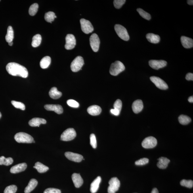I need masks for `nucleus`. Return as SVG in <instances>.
<instances>
[{
	"label": "nucleus",
	"mask_w": 193,
	"mask_h": 193,
	"mask_svg": "<svg viewBox=\"0 0 193 193\" xmlns=\"http://www.w3.org/2000/svg\"><path fill=\"white\" fill-rule=\"evenodd\" d=\"M115 31L118 36L124 41H128L129 37L127 29L120 24H116L115 26Z\"/></svg>",
	"instance_id": "20e7f679"
},
{
	"label": "nucleus",
	"mask_w": 193,
	"mask_h": 193,
	"mask_svg": "<svg viewBox=\"0 0 193 193\" xmlns=\"http://www.w3.org/2000/svg\"><path fill=\"white\" fill-rule=\"evenodd\" d=\"M101 181V177L100 176H98L92 182L91 184V188H90V191L92 193H95L97 191Z\"/></svg>",
	"instance_id": "aec40b11"
},
{
	"label": "nucleus",
	"mask_w": 193,
	"mask_h": 193,
	"mask_svg": "<svg viewBox=\"0 0 193 193\" xmlns=\"http://www.w3.org/2000/svg\"><path fill=\"white\" fill-rule=\"evenodd\" d=\"M158 160V162L157 163V166L159 168L162 169H166L170 161L168 158L163 157L159 158Z\"/></svg>",
	"instance_id": "4be33fe9"
},
{
	"label": "nucleus",
	"mask_w": 193,
	"mask_h": 193,
	"mask_svg": "<svg viewBox=\"0 0 193 193\" xmlns=\"http://www.w3.org/2000/svg\"><path fill=\"white\" fill-rule=\"evenodd\" d=\"M49 95L52 99H57L62 96V92L59 91L57 88L52 87L49 92Z\"/></svg>",
	"instance_id": "393cba45"
},
{
	"label": "nucleus",
	"mask_w": 193,
	"mask_h": 193,
	"mask_svg": "<svg viewBox=\"0 0 193 193\" xmlns=\"http://www.w3.org/2000/svg\"><path fill=\"white\" fill-rule=\"evenodd\" d=\"M11 103L15 107L17 108H19L22 110H25V105L22 102L14 101L12 100Z\"/></svg>",
	"instance_id": "4c0bfd02"
},
{
	"label": "nucleus",
	"mask_w": 193,
	"mask_h": 193,
	"mask_svg": "<svg viewBox=\"0 0 193 193\" xmlns=\"http://www.w3.org/2000/svg\"><path fill=\"white\" fill-rule=\"evenodd\" d=\"M181 41L182 45L186 48H192L193 46V40L191 38L188 37L182 36Z\"/></svg>",
	"instance_id": "412c9836"
},
{
	"label": "nucleus",
	"mask_w": 193,
	"mask_h": 193,
	"mask_svg": "<svg viewBox=\"0 0 193 193\" xmlns=\"http://www.w3.org/2000/svg\"><path fill=\"white\" fill-rule=\"evenodd\" d=\"M66 43L65 48L67 50H71L74 48L76 45V39L74 35L68 34L66 37Z\"/></svg>",
	"instance_id": "f8f14e48"
},
{
	"label": "nucleus",
	"mask_w": 193,
	"mask_h": 193,
	"mask_svg": "<svg viewBox=\"0 0 193 193\" xmlns=\"http://www.w3.org/2000/svg\"><path fill=\"white\" fill-rule=\"evenodd\" d=\"M125 0H115L114 1L115 7L116 9H120L126 2Z\"/></svg>",
	"instance_id": "ea45409f"
},
{
	"label": "nucleus",
	"mask_w": 193,
	"mask_h": 193,
	"mask_svg": "<svg viewBox=\"0 0 193 193\" xmlns=\"http://www.w3.org/2000/svg\"><path fill=\"white\" fill-rule=\"evenodd\" d=\"M33 168L36 169L38 172L40 173H46L49 169V167L40 162H37L35 163Z\"/></svg>",
	"instance_id": "bb28decb"
},
{
	"label": "nucleus",
	"mask_w": 193,
	"mask_h": 193,
	"mask_svg": "<svg viewBox=\"0 0 193 193\" xmlns=\"http://www.w3.org/2000/svg\"><path fill=\"white\" fill-rule=\"evenodd\" d=\"M109 186L108 188V193H115L118 191L120 186V182L118 178L114 177L111 178L109 182Z\"/></svg>",
	"instance_id": "0eeeda50"
},
{
	"label": "nucleus",
	"mask_w": 193,
	"mask_h": 193,
	"mask_svg": "<svg viewBox=\"0 0 193 193\" xmlns=\"http://www.w3.org/2000/svg\"><path fill=\"white\" fill-rule=\"evenodd\" d=\"M180 184L188 188H192L193 186V181L191 180H183L180 182Z\"/></svg>",
	"instance_id": "c9c22d12"
},
{
	"label": "nucleus",
	"mask_w": 193,
	"mask_h": 193,
	"mask_svg": "<svg viewBox=\"0 0 193 193\" xmlns=\"http://www.w3.org/2000/svg\"><path fill=\"white\" fill-rule=\"evenodd\" d=\"M45 108L46 110L54 111L56 114H61L63 112V108L59 104H46Z\"/></svg>",
	"instance_id": "2eb2a0df"
},
{
	"label": "nucleus",
	"mask_w": 193,
	"mask_h": 193,
	"mask_svg": "<svg viewBox=\"0 0 193 193\" xmlns=\"http://www.w3.org/2000/svg\"><path fill=\"white\" fill-rule=\"evenodd\" d=\"M17 190L16 186L12 185L7 186L4 191V193H15Z\"/></svg>",
	"instance_id": "e433bc0d"
},
{
	"label": "nucleus",
	"mask_w": 193,
	"mask_h": 193,
	"mask_svg": "<svg viewBox=\"0 0 193 193\" xmlns=\"http://www.w3.org/2000/svg\"><path fill=\"white\" fill-rule=\"evenodd\" d=\"M76 133L74 129L69 128L64 131L60 136V140L63 141H68L72 140L76 137Z\"/></svg>",
	"instance_id": "39448f33"
},
{
	"label": "nucleus",
	"mask_w": 193,
	"mask_h": 193,
	"mask_svg": "<svg viewBox=\"0 0 193 193\" xmlns=\"http://www.w3.org/2000/svg\"><path fill=\"white\" fill-rule=\"evenodd\" d=\"M47 122L45 119L39 118H32L29 121V124L31 127H39L40 125L45 124Z\"/></svg>",
	"instance_id": "5701e85b"
},
{
	"label": "nucleus",
	"mask_w": 193,
	"mask_h": 193,
	"mask_svg": "<svg viewBox=\"0 0 193 193\" xmlns=\"http://www.w3.org/2000/svg\"><path fill=\"white\" fill-rule=\"evenodd\" d=\"M39 5L37 3H35L31 5L29 8V13L31 16H34L38 10Z\"/></svg>",
	"instance_id": "72a5a7b5"
},
{
	"label": "nucleus",
	"mask_w": 193,
	"mask_h": 193,
	"mask_svg": "<svg viewBox=\"0 0 193 193\" xmlns=\"http://www.w3.org/2000/svg\"><path fill=\"white\" fill-rule=\"evenodd\" d=\"M146 37L148 41L152 43H158L160 41V38L158 35L153 33H148L146 35Z\"/></svg>",
	"instance_id": "a878e982"
},
{
	"label": "nucleus",
	"mask_w": 193,
	"mask_h": 193,
	"mask_svg": "<svg viewBox=\"0 0 193 193\" xmlns=\"http://www.w3.org/2000/svg\"><path fill=\"white\" fill-rule=\"evenodd\" d=\"M38 184V181L35 179H31L26 188L25 189V193H29L36 188Z\"/></svg>",
	"instance_id": "b1692460"
},
{
	"label": "nucleus",
	"mask_w": 193,
	"mask_h": 193,
	"mask_svg": "<svg viewBox=\"0 0 193 193\" xmlns=\"http://www.w3.org/2000/svg\"><path fill=\"white\" fill-rule=\"evenodd\" d=\"M144 108L143 103L142 100H138L134 101L132 105V108L133 112L136 114L140 113Z\"/></svg>",
	"instance_id": "a211bd4d"
},
{
	"label": "nucleus",
	"mask_w": 193,
	"mask_h": 193,
	"mask_svg": "<svg viewBox=\"0 0 193 193\" xmlns=\"http://www.w3.org/2000/svg\"><path fill=\"white\" fill-rule=\"evenodd\" d=\"M87 112L92 116H97L101 112L102 109L97 105H92L89 107L87 109Z\"/></svg>",
	"instance_id": "6ab92c4d"
},
{
	"label": "nucleus",
	"mask_w": 193,
	"mask_h": 193,
	"mask_svg": "<svg viewBox=\"0 0 193 193\" xmlns=\"http://www.w3.org/2000/svg\"><path fill=\"white\" fill-rule=\"evenodd\" d=\"M1 117H2V114H1V112H0V118H1Z\"/></svg>",
	"instance_id": "603ef678"
},
{
	"label": "nucleus",
	"mask_w": 193,
	"mask_h": 193,
	"mask_svg": "<svg viewBox=\"0 0 193 193\" xmlns=\"http://www.w3.org/2000/svg\"><path fill=\"white\" fill-rule=\"evenodd\" d=\"M186 79L188 81L193 80V74L192 73H189L186 75Z\"/></svg>",
	"instance_id": "a18cd8bd"
},
{
	"label": "nucleus",
	"mask_w": 193,
	"mask_h": 193,
	"mask_svg": "<svg viewBox=\"0 0 193 193\" xmlns=\"http://www.w3.org/2000/svg\"><path fill=\"white\" fill-rule=\"evenodd\" d=\"M125 69V66L122 63L119 61H116L111 64L110 72L111 75L116 76L124 71Z\"/></svg>",
	"instance_id": "7ed1b4c3"
},
{
	"label": "nucleus",
	"mask_w": 193,
	"mask_h": 193,
	"mask_svg": "<svg viewBox=\"0 0 193 193\" xmlns=\"http://www.w3.org/2000/svg\"><path fill=\"white\" fill-rule=\"evenodd\" d=\"M67 104L69 106L73 108H78L79 105L78 102L73 100H69L67 101Z\"/></svg>",
	"instance_id": "37998d69"
},
{
	"label": "nucleus",
	"mask_w": 193,
	"mask_h": 193,
	"mask_svg": "<svg viewBox=\"0 0 193 193\" xmlns=\"http://www.w3.org/2000/svg\"><path fill=\"white\" fill-rule=\"evenodd\" d=\"M149 64L153 69L158 70L166 66L167 62L164 60H151L149 62Z\"/></svg>",
	"instance_id": "ddd939ff"
},
{
	"label": "nucleus",
	"mask_w": 193,
	"mask_h": 193,
	"mask_svg": "<svg viewBox=\"0 0 193 193\" xmlns=\"http://www.w3.org/2000/svg\"><path fill=\"white\" fill-rule=\"evenodd\" d=\"M90 144L93 148H96L97 146L96 136L94 134H92L90 136Z\"/></svg>",
	"instance_id": "58836bf2"
},
{
	"label": "nucleus",
	"mask_w": 193,
	"mask_h": 193,
	"mask_svg": "<svg viewBox=\"0 0 193 193\" xmlns=\"http://www.w3.org/2000/svg\"><path fill=\"white\" fill-rule=\"evenodd\" d=\"M149 159L147 158H144L139 159L135 162L136 165L142 166L147 164L149 162Z\"/></svg>",
	"instance_id": "a19ab883"
},
{
	"label": "nucleus",
	"mask_w": 193,
	"mask_h": 193,
	"mask_svg": "<svg viewBox=\"0 0 193 193\" xmlns=\"http://www.w3.org/2000/svg\"><path fill=\"white\" fill-rule=\"evenodd\" d=\"M157 143L156 138L150 136L145 138L142 142V145L145 148H152L156 146Z\"/></svg>",
	"instance_id": "6e6552de"
},
{
	"label": "nucleus",
	"mask_w": 193,
	"mask_h": 193,
	"mask_svg": "<svg viewBox=\"0 0 193 193\" xmlns=\"http://www.w3.org/2000/svg\"><path fill=\"white\" fill-rule=\"evenodd\" d=\"M44 193H61V192L58 189L50 188L46 189Z\"/></svg>",
	"instance_id": "c03bdc74"
},
{
	"label": "nucleus",
	"mask_w": 193,
	"mask_h": 193,
	"mask_svg": "<svg viewBox=\"0 0 193 193\" xmlns=\"http://www.w3.org/2000/svg\"><path fill=\"white\" fill-rule=\"evenodd\" d=\"M187 3L189 5H193V1L192 0H188L187 1Z\"/></svg>",
	"instance_id": "09e8293b"
},
{
	"label": "nucleus",
	"mask_w": 193,
	"mask_h": 193,
	"mask_svg": "<svg viewBox=\"0 0 193 193\" xmlns=\"http://www.w3.org/2000/svg\"><path fill=\"white\" fill-rule=\"evenodd\" d=\"M42 37L41 35L39 34L35 35L33 37L31 45L33 47H38L40 45Z\"/></svg>",
	"instance_id": "c756f323"
},
{
	"label": "nucleus",
	"mask_w": 193,
	"mask_h": 193,
	"mask_svg": "<svg viewBox=\"0 0 193 193\" xmlns=\"http://www.w3.org/2000/svg\"><path fill=\"white\" fill-rule=\"evenodd\" d=\"M72 178L75 188H79L82 185L83 183V180L79 174L77 173L73 174Z\"/></svg>",
	"instance_id": "f3484780"
},
{
	"label": "nucleus",
	"mask_w": 193,
	"mask_h": 193,
	"mask_svg": "<svg viewBox=\"0 0 193 193\" xmlns=\"http://www.w3.org/2000/svg\"><path fill=\"white\" fill-rule=\"evenodd\" d=\"M150 80L158 89L162 90H166L168 89L167 83L160 78L152 76L150 77Z\"/></svg>",
	"instance_id": "9b49d317"
},
{
	"label": "nucleus",
	"mask_w": 193,
	"mask_h": 193,
	"mask_svg": "<svg viewBox=\"0 0 193 193\" xmlns=\"http://www.w3.org/2000/svg\"><path fill=\"white\" fill-rule=\"evenodd\" d=\"M179 121L181 125H187L191 122V119L187 116L181 115L179 117Z\"/></svg>",
	"instance_id": "2f4dec72"
},
{
	"label": "nucleus",
	"mask_w": 193,
	"mask_h": 193,
	"mask_svg": "<svg viewBox=\"0 0 193 193\" xmlns=\"http://www.w3.org/2000/svg\"><path fill=\"white\" fill-rule=\"evenodd\" d=\"M151 193H159L158 190L156 188L153 189Z\"/></svg>",
	"instance_id": "de8ad7c7"
},
{
	"label": "nucleus",
	"mask_w": 193,
	"mask_h": 193,
	"mask_svg": "<svg viewBox=\"0 0 193 193\" xmlns=\"http://www.w3.org/2000/svg\"><path fill=\"white\" fill-rule=\"evenodd\" d=\"M84 64L83 59L80 56H77L73 61L71 65V68L73 72H77L81 70Z\"/></svg>",
	"instance_id": "423d86ee"
},
{
	"label": "nucleus",
	"mask_w": 193,
	"mask_h": 193,
	"mask_svg": "<svg viewBox=\"0 0 193 193\" xmlns=\"http://www.w3.org/2000/svg\"><path fill=\"white\" fill-rule=\"evenodd\" d=\"M115 109L121 112L122 108V102L120 100H117L115 102L114 105Z\"/></svg>",
	"instance_id": "79ce46f5"
},
{
	"label": "nucleus",
	"mask_w": 193,
	"mask_h": 193,
	"mask_svg": "<svg viewBox=\"0 0 193 193\" xmlns=\"http://www.w3.org/2000/svg\"><path fill=\"white\" fill-rule=\"evenodd\" d=\"M13 162V159L11 157L6 158L3 156L0 157V165H1L9 166L12 164Z\"/></svg>",
	"instance_id": "7c9ffc66"
},
{
	"label": "nucleus",
	"mask_w": 193,
	"mask_h": 193,
	"mask_svg": "<svg viewBox=\"0 0 193 193\" xmlns=\"http://www.w3.org/2000/svg\"><path fill=\"white\" fill-rule=\"evenodd\" d=\"M111 112L113 115L115 116H118L120 114V112L116 110V109H111Z\"/></svg>",
	"instance_id": "49530a36"
},
{
	"label": "nucleus",
	"mask_w": 193,
	"mask_h": 193,
	"mask_svg": "<svg viewBox=\"0 0 193 193\" xmlns=\"http://www.w3.org/2000/svg\"><path fill=\"white\" fill-rule=\"evenodd\" d=\"M8 45H9V46H11L13 45V42H10L8 43Z\"/></svg>",
	"instance_id": "3c124183"
},
{
	"label": "nucleus",
	"mask_w": 193,
	"mask_h": 193,
	"mask_svg": "<svg viewBox=\"0 0 193 193\" xmlns=\"http://www.w3.org/2000/svg\"><path fill=\"white\" fill-rule=\"evenodd\" d=\"M14 139L19 143H31L35 142L34 139L31 135L26 133H19L16 134Z\"/></svg>",
	"instance_id": "f03ea898"
},
{
	"label": "nucleus",
	"mask_w": 193,
	"mask_h": 193,
	"mask_svg": "<svg viewBox=\"0 0 193 193\" xmlns=\"http://www.w3.org/2000/svg\"><path fill=\"white\" fill-rule=\"evenodd\" d=\"M137 11L139 13L140 15L144 19L147 20H150L151 19V16L150 14L144 11V10L141 9V8H138L137 9Z\"/></svg>",
	"instance_id": "f704fd0d"
},
{
	"label": "nucleus",
	"mask_w": 193,
	"mask_h": 193,
	"mask_svg": "<svg viewBox=\"0 0 193 193\" xmlns=\"http://www.w3.org/2000/svg\"><path fill=\"white\" fill-rule=\"evenodd\" d=\"M14 39V31L11 26H9L7 29V35L5 36V40L7 42H13Z\"/></svg>",
	"instance_id": "c85d7f7f"
},
{
	"label": "nucleus",
	"mask_w": 193,
	"mask_h": 193,
	"mask_svg": "<svg viewBox=\"0 0 193 193\" xmlns=\"http://www.w3.org/2000/svg\"><path fill=\"white\" fill-rule=\"evenodd\" d=\"M90 46L94 52H97L100 47V40L98 35L96 33L92 34L89 39Z\"/></svg>",
	"instance_id": "9d476101"
},
{
	"label": "nucleus",
	"mask_w": 193,
	"mask_h": 193,
	"mask_svg": "<svg viewBox=\"0 0 193 193\" xmlns=\"http://www.w3.org/2000/svg\"><path fill=\"white\" fill-rule=\"evenodd\" d=\"M56 18L55 13L52 12H49L45 14V20L48 22L51 23L53 21L54 19Z\"/></svg>",
	"instance_id": "473e14b6"
},
{
	"label": "nucleus",
	"mask_w": 193,
	"mask_h": 193,
	"mask_svg": "<svg viewBox=\"0 0 193 193\" xmlns=\"http://www.w3.org/2000/svg\"><path fill=\"white\" fill-rule=\"evenodd\" d=\"M6 70L10 75L26 78L28 76V72L26 67L14 62L9 63L6 66Z\"/></svg>",
	"instance_id": "f257e3e1"
},
{
	"label": "nucleus",
	"mask_w": 193,
	"mask_h": 193,
	"mask_svg": "<svg viewBox=\"0 0 193 193\" xmlns=\"http://www.w3.org/2000/svg\"><path fill=\"white\" fill-rule=\"evenodd\" d=\"M51 58L49 56H46L41 60L40 65L41 68L46 69L48 67L51 63Z\"/></svg>",
	"instance_id": "cd10ccee"
},
{
	"label": "nucleus",
	"mask_w": 193,
	"mask_h": 193,
	"mask_svg": "<svg viewBox=\"0 0 193 193\" xmlns=\"http://www.w3.org/2000/svg\"><path fill=\"white\" fill-rule=\"evenodd\" d=\"M80 24L82 30L86 34H89L93 31V27L89 20L85 19H81Z\"/></svg>",
	"instance_id": "1a4fd4ad"
},
{
	"label": "nucleus",
	"mask_w": 193,
	"mask_h": 193,
	"mask_svg": "<svg viewBox=\"0 0 193 193\" xmlns=\"http://www.w3.org/2000/svg\"><path fill=\"white\" fill-rule=\"evenodd\" d=\"M27 167V165L26 163H21L13 166L10 169V171L11 173H17L24 171Z\"/></svg>",
	"instance_id": "dca6fc26"
},
{
	"label": "nucleus",
	"mask_w": 193,
	"mask_h": 193,
	"mask_svg": "<svg viewBox=\"0 0 193 193\" xmlns=\"http://www.w3.org/2000/svg\"><path fill=\"white\" fill-rule=\"evenodd\" d=\"M188 101L190 103L193 102V96H191L188 98Z\"/></svg>",
	"instance_id": "8fccbe9b"
},
{
	"label": "nucleus",
	"mask_w": 193,
	"mask_h": 193,
	"mask_svg": "<svg viewBox=\"0 0 193 193\" xmlns=\"http://www.w3.org/2000/svg\"><path fill=\"white\" fill-rule=\"evenodd\" d=\"M65 156L69 160L77 162H81L83 159L82 155L70 152H66Z\"/></svg>",
	"instance_id": "4468645a"
}]
</instances>
